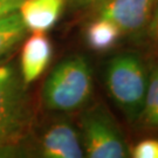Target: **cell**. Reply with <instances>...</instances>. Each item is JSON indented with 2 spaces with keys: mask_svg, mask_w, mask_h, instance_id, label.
Instances as JSON below:
<instances>
[{
  "mask_svg": "<svg viewBox=\"0 0 158 158\" xmlns=\"http://www.w3.org/2000/svg\"><path fill=\"white\" fill-rule=\"evenodd\" d=\"M93 93V75L87 59L73 55L57 64L46 80L42 102L52 111H74L85 106Z\"/></svg>",
  "mask_w": 158,
  "mask_h": 158,
  "instance_id": "cell-1",
  "label": "cell"
},
{
  "mask_svg": "<svg viewBox=\"0 0 158 158\" xmlns=\"http://www.w3.org/2000/svg\"><path fill=\"white\" fill-rule=\"evenodd\" d=\"M39 151L47 158H81L85 149L80 131L69 121L61 119L48 127L41 136Z\"/></svg>",
  "mask_w": 158,
  "mask_h": 158,
  "instance_id": "cell-6",
  "label": "cell"
},
{
  "mask_svg": "<svg viewBox=\"0 0 158 158\" xmlns=\"http://www.w3.org/2000/svg\"><path fill=\"white\" fill-rule=\"evenodd\" d=\"M119 28L106 18L97 17L87 27L85 41L91 49L96 52H106L113 48L121 38Z\"/></svg>",
  "mask_w": 158,
  "mask_h": 158,
  "instance_id": "cell-9",
  "label": "cell"
},
{
  "mask_svg": "<svg viewBox=\"0 0 158 158\" xmlns=\"http://www.w3.org/2000/svg\"><path fill=\"white\" fill-rule=\"evenodd\" d=\"M23 0H0V18L19 10Z\"/></svg>",
  "mask_w": 158,
  "mask_h": 158,
  "instance_id": "cell-14",
  "label": "cell"
},
{
  "mask_svg": "<svg viewBox=\"0 0 158 158\" xmlns=\"http://www.w3.org/2000/svg\"><path fill=\"white\" fill-rule=\"evenodd\" d=\"M27 28L19 12H12L0 18V57L11 51L25 38Z\"/></svg>",
  "mask_w": 158,
  "mask_h": 158,
  "instance_id": "cell-11",
  "label": "cell"
},
{
  "mask_svg": "<svg viewBox=\"0 0 158 158\" xmlns=\"http://www.w3.org/2000/svg\"><path fill=\"white\" fill-rule=\"evenodd\" d=\"M81 138L85 156L90 158H127L130 149L115 119L104 108L85 110L81 116Z\"/></svg>",
  "mask_w": 158,
  "mask_h": 158,
  "instance_id": "cell-4",
  "label": "cell"
},
{
  "mask_svg": "<svg viewBox=\"0 0 158 158\" xmlns=\"http://www.w3.org/2000/svg\"><path fill=\"white\" fill-rule=\"evenodd\" d=\"M137 123L143 129L158 130V63L149 73L144 104Z\"/></svg>",
  "mask_w": 158,
  "mask_h": 158,
  "instance_id": "cell-10",
  "label": "cell"
},
{
  "mask_svg": "<svg viewBox=\"0 0 158 158\" xmlns=\"http://www.w3.org/2000/svg\"><path fill=\"white\" fill-rule=\"evenodd\" d=\"M53 48L51 40L42 32H33L26 40L20 56V76L25 85L42 75L51 62Z\"/></svg>",
  "mask_w": 158,
  "mask_h": 158,
  "instance_id": "cell-7",
  "label": "cell"
},
{
  "mask_svg": "<svg viewBox=\"0 0 158 158\" xmlns=\"http://www.w3.org/2000/svg\"><path fill=\"white\" fill-rule=\"evenodd\" d=\"M149 72L135 53L114 56L106 69V85L113 101L131 123H137L143 109Z\"/></svg>",
  "mask_w": 158,
  "mask_h": 158,
  "instance_id": "cell-2",
  "label": "cell"
},
{
  "mask_svg": "<svg viewBox=\"0 0 158 158\" xmlns=\"http://www.w3.org/2000/svg\"><path fill=\"white\" fill-rule=\"evenodd\" d=\"M151 45L153 51L158 54V0H156V4L153 7L152 15L148 23V27L144 32V35Z\"/></svg>",
  "mask_w": 158,
  "mask_h": 158,
  "instance_id": "cell-13",
  "label": "cell"
},
{
  "mask_svg": "<svg viewBox=\"0 0 158 158\" xmlns=\"http://www.w3.org/2000/svg\"><path fill=\"white\" fill-rule=\"evenodd\" d=\"M130 156L135 158H158V139H142L130 151Z\"/></svg>",
  "mask_w": 158,
  "mask_h": 158,
  "instance_id": "cell-12",
  "label": "cell"
},
{
  "mask_svg": "<svg viewBox=\"0 0 158 158\" xmlns=\"http://www.w3.org/2000/svg\"><path fill=\"white\" fill-rule=\"evenodd\" d=\"M67 0H23L19 14L27 31L45 33L59 21Z\"/></svg>",
  "mask_w": 158,
  "mask_h": 158,
  "instance_id": "cell-8",
  "label": "cell"
},
{
  "mask_svg": "<svg viewBox=\"0 0 158 158\" xmlns=\"http://www.w3.org/2000/svg\"><path fill=\"white\" fill-rule=\"evenodd\" d=\"M25 87L20 73L12 63L0 64V156L14 150L28 125Z\"/></svg>",
  "mask_w": 158,
  "mask_h": 158,
  "instance_id": "cell-3",
  "label": "cell"
},
{
  "mask_svg": "<svg viewBox=\"0 0 158 158\" xmlns=\"http://www.w3.org/2000/svg\"><path fill=\"white\" fill-rule=\"evenodd\" d=\"M97 17L113 21L122 35L141 38L151 19L156 0H91Z\"/></svg>",
  "mask_w": 158,
  "mask_h": 158,
  "instance_id": "cell-5",
  "label": "cell"
}]
</instances>
